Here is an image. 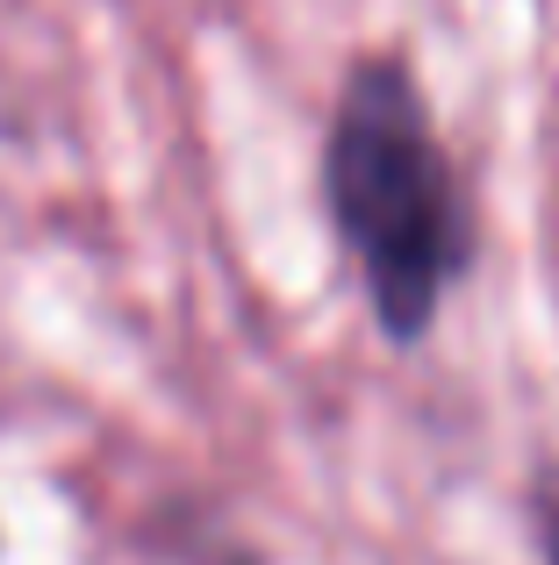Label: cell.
Returning <instances> with one entry per match:
<instances>
[{"label":"cell","instance_id":"6da1fadb","mask_svg":"<svg viewBox=\"0 0 559 565\" xmlns=\"http://www.w3.org/2000/svg\"><path fill=\"white\" fill-rule=\"evenodd\" d=\"M330 207L373 279L380 322L416 337L460 265L452 180L416 108V86L394 57L351 72L330 122Z\"/></svg>","mask_w":559,"mask_h":565},{"label":"cell","instance_id":"7a4b0ae2","mask_svg":"<svg viewBox=\"0 0 559 565\" xmlns=\"http://www.w3.org/2000/svg\"><path fill=\"white\" fill-rule=\"evenodd\" d=\"M546 544H552V565H559V472L546 480Z\"/></svg>","mask_w":559,"mask_h":565}]
</instances>
